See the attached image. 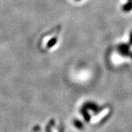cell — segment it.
I'll return each instance as SVG.
<instances>
[{
  "instance_id": "1",
  "label": "cell",
  "mask_w": 132,
  "mask_h": 132,
  "mask_svg": "<svg viewBox=\"0 0 132 132\" xmlns=\"http://www.w3.org/2000/svg\"><path fill=\"white\" fill-rule=\"evenodd\" d=\"M110 112V109L109 108H106L104 109L103 111H101L100 113L98 114V115H96V116H95L93 118H92V120H91V122L92 123H98L99 121L102 119V118H104L107 114L109 113Z\"/></svg>"
}]
</instances>
